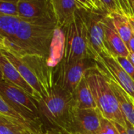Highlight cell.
<instances>
[{"label":"cell","mask_w":134,"mask_h":134,"mask_svg":"<svg viewBox=\"0 0 134 134\" xmlns=\"http://www.w3.org/2000/svg\"><path fill=\"white\" fill-rule=\"evenodd\" d=\"M94 68L96 62L91 58H85L73 64L60 61L53 68L54 85L71 96L86 72Z\"/></svg>","instance_id":"obj_6"},{"label":"cell","mask_w":134,"mask_h":134,"mask_svg":"<svg viewBox=\"0 0 134 134\" xmlns=\"http://www.w3.org/2000/svg\"><path fill=\"white\" fill-rule=\"evenodd\" d=\"M46 134H67L62 131H60L58 130L55 129H50V128H46Z\"/></svg>","instance_id":"obj_29"},{"label":"cell","mask_w":134,"mask_h":134,"mask_svg":"<svg viewBox=\"0 0 134 134\" xmlns=\"http://www.w3.org/2000/svg\"><path fill=\"white\" fill-rule=\"evenodd\" d=\"M59 29L64 30L73 21L75 11L80 8L75 0H50Z\"/></svg>","instance_id":"obj_15"},{"label":"cell","mask_w":134,"mask_h":134,"mask_svg":"<svg viewBox=\"0 0 134 134\" xmlns=\"http://www.w3.org/2000/svg\"><path fill=\"white\" fill-rule=\"evenodd\" d=\"M128 59L130 61V62L133 64V66H134V53H133V52H130V54H129Z\"/></svg>","instance_id":"obj_32"},{"label":"cell","mask_w":134,"mask_h":134,"mask_svg":"<svg viewBox=\"0 0 134 134\" xmlns=\"http://www.w3.org/2000/svg\"><path fill=\"white\" fill-rule=\"evenodd\" d=\"M127 17L129 19L130 24L131 25V28H132V30H133V32L134 34V17L133 16H128Z\"/></svg>","instance_id":"obj_31"},{"label":"cell","mask_w":134,"mask_h":134,"mask_svg":"<svg viewBox=\"0 0 134 134\" xmlns=\"http://www.w3.org/2000/svg\"><path fill=\"white\" fill-rule=\"evenodd\" d=\"M104 28L106 44L110 51L115 56L128 58L130 51L117 32L112 20L108 14L105 15L104 17Z\"/></svg>","instance_id":"obj_14"},{"label":"cell","mask_w":134,"mask_h":134,"mask_svg":"<svg viewBox=\"0 0 134 134\" xmlns=\"http://www.w3.org/2000/svg\"><path fill=\"white\" fill-rule=\"evenodd\" d=\"M115 58L117 61L119 62L120 66L122 67V69L134 80V66L130 62V61L128 59V58L120 57V56H115Z\"/></svg>","instance_id":"obj_24"},{"label":"cell","mask_w":134,"mask_h":134,"mask_svg":"<svg viewBox=\"0 0 134 134\" xmlns=\"http://www.w3.org/2000/svg\"><path fill=\"white\" fill-rule=\"evenodd\" d=\"M20 0H0V15L19 17Z\"/></svg>","instance_id":"obj_20"},{"label":"cell","mask_w":134,"mask_h":134,"mask_svg":"<svg viewBox=\"0 0 134 134\" xmlns=\"http://www.w3.org/2000/svg\"><path fill=\"white\" fill-rule=\"evenodd\" d=\"M108 15L111 18L117 32L127 46V43L133 35L128 17L120 12H114Z\"/></svg>","instance_id":"obj_19"},{"label":"cell","mask_w":134,"mask_h":134,"mask_svg":"<svg viewBox=\"0 0 134 134\" xmlns=\"http://www.w3.org/2000/svg\"><path fill=\"white\" fill-rule=\"evenodd\" d=\"M22 134H32V133H27V132H24V133H23Z\"/></svg>","instance_id":"obj_33"},{"label":"cell","mask_w":134,"mask_h":134,"mask_svg":"<svg viewBox=\"0 0 134 134\" xmlns=\"http://www.w3.org/2000/svg\"><path fill=\"white\" fill-rule=\"evenodd\" d=\"M125 122H126V129L129 134H134V126L130 123L126 118H125Z\"/></svg>","instance_id":"obj_26"},{"label":"cell","mask_w":134,"mask_h":134,"mask_svg":"<svg viewBox=\"0 0 134 134\" xmlns=\"http://www.w3.org/2000/svg\"><path fill=\"white\" fill-rule=\"evenodd\" d=\"M99 2L103 10L107 14L114 12H119L117 0H99Z\"/></svg>","instance_id":"obj_23"},{"label":"cell","mask_w":134,"mask_h":134,"mask_svg":"<svg viewBox=\"0 0 134 134\" xmlns=\"http://www.w3.org/2000/svg\"><path fill=\"white\" fill-rule=\"evenodd\" d=\"M97 134H119L115 122L102 118L100 128Z\"/></svg>","instance_id":"obj_22"},{"label":"cell","mask_w":134,"mask_h":134,"mask_svg":"<svg viewBox=\"0 0 134 134\" xmlns=\"http://www.w3.org/2000/svg\"><path fill=\"white\" fill-rule=\"evenodd\" d=\"M107 14L86 11V23L88 30L89 56L94 60L100 54L111 53L108 49L104 28V17Z\"/></svg>","instance_id":"obj_9"},{"label":"cell","mask_w":134,"mask_h":134,"mask_svg":"<svg viewBox=\"0 0 134 134\" xmlns=\"http://www.w3.org/2000/svg\"><path fill=\"white\" fill-rule=\"evenodd\" d=\"M38 104L46 126L71 133L77 108L71 95L54 85L49 96L38 101Z\"/></svg>","instance_id":"obj_3"},{"label":"cell","mask_w":134,"mask_h":134,"mask_svg":"<svg viewBox=\"0 0 134 134\" xmlns=\"http://www.w3.org/2000/svg\"><path fill=\"white\" fill-rule=\"evenodd\" d=\"M21 18L16 16L0 15V39L14 42L20 24Z\"/></svg>","instance_id":"obj_18"},{"label":"cell","mask_w":134,"mask_h":134,"mask_svg":"<svg viewBox=\"0 0 134 134\" xmlns=\"http://www.w3.org/2000/svg\"><path fill=\"white\" fill-rule=\"evenodd\" d=\"M58 29L57 24L21 19L15 41L11 43L0 39V49L18 54L40 56L49 60Z\"/></svg>","instance_id":"obj_1"},{"label":"cell","mask_w":134,"mask_h":134,"mask_svg":"<svg viewBox=\"0 0 134 134\" xmlns=\"http://www.w3.org/2000/svg\"><path fill=\"white\" fill-rule=\"evenodd\" d=\"M0 117L4 118L12 124L19 127L24 132L32 134H45L46 128L45 125L24 115L11 107L2 96H0Z\"/></svg>","instance_id":"obj_11"},{"label":"cell","mask_w":134,"mask_h":134,"mask_svg":"<svg viewBox=\"0 0 134 134\" xmlns=\"http://www.w3.org/2000/svg\"><path fill=\"white\" fill-rule=\"evenodd\" d=\"M0 96H2L11 107L24 115L36 122L44 125L41 118L38 101L30 96L24 90L1 79Z\"/></svg>","instance_id":"obj_7"},{"label":"cell","mask_w":134,"mask_h":134,"mask_svg":"<svg viewBox=\"0 0 134 134\" xmlns=\"http://www.w3.org/2000/svg\"><path fill=\"white\" fill-rule=\"evenodd\" d=\"M92 1L93 2V3L96 5V6H97V8H98V9H100V11L103 13H105V14H107V13H105V12L103 10V9H102V7H101L100 4V2H99V0H92Z\"/></svg>","instance_id":"obj_30"},{"label":"cell","mask_w":134,"mask_h":134,"mask_svg":"<svg viewBox=\"0 0 134 134\" xmlns=\"http://www.w3.org/2000/svg\"><path fill=\"white\" fill-rule=\"evenodd\" d=\"M85 77L103 118L126 127L119 103L106 77L96 68L88 70Z\"/></svg>","instance_id":"obj_4"},{"label":"cell","mask_w":134,"mask_h":134,"mask_svg":"<svg viewBox=\"0 0 134 134\" xmlns=\"http://www.w3.org/2000/svg\"><path fill=\"white\" fill-rule=\"evenodd\" d=\"M19 17L23 20L57 24L50 0H20Z\"/></svg>","instance_id":"obj_10"},{"label":"cell","mask_w":134,"mask_h":134,"mask_svg":"<svg viewBox=\"0 0 134 134\" xmlns=\"http://www.w3.org/2000/svg\"><path fill=\"white\" fill-rule=\"evenodd\" d=\"M106 79L118 100L124 118L134 126V100L115 81L108 78Z\"/></svg>","instance_id":"obj_16"},{"label":"cell","mask_w":134,"mask_h":134,"mask_svg":"<svg viewBox=\"0 0 134 134\" xmlns=\"http://www.w3.org/2000/svg\"><path fill=\"white\" fill-rule=\"evenodd\" d=\"M75 1L79 4L80 8H82V9H84L86 11H89V12H97V13H103L96 6V5L93 3V2L92 0H75Z\"/></svg>","instance_id":"obj_25"},{"label":"cell","mask_w":134,"mask_h":134,"mask_svg":"<svg viewBox=\"0 0 134 134\" xmlns=\"http://www.w3.org/2000/svg\"><path fill=\"white\" fill-rule=\"evenodd\" d=\"M71 96L77 109L97 108L86 77L81 80Z\"/></svg>","instance_id":"obj_17"},{"label":"cell","mask_w":134,"mask_h":134,"mask_svg":"<svg viewBox=\"0 0 134 134\" xmlns=\"http://www.w3.org/2000/svg\"><path fill=\"white\" fill-rule=\"evenodd\" d=\"M0 53L9 60L33 88L38 101L49 96L54 86V67L49 64V60L40 56L18 54L2 49Z\"/></svg>","instance_id":"obj_2"},{"label":"cell","mask_w":134,"mask_h":134,"mask_svg":"<svg viewBox=\"0 0 134 134\" xmlns=\"http://www.w3.org/2000/svg\"><path fill=\"white\" fill-rule=\"evenodd\" d=\"M127 47H128L130 52L134 53V34L132 36V37L130 39L129 43H127Z\"/></svg>","instance_id":"obj_28"},{"label":"cell","mask_w":134,"mask_h":134,"mask_svg":"<svg viewBox=\"0 0 134 134\" xmlns=\"http://www.w3.org/2000/svg\"><path fill=\"white\" fill-rule=\"evenodd\" d=\"M67 134H70V133H67ZM74 134H79V133H74Z\"/></svg>","instance_id":"obj_34"},{"label":"cell","mask_w":134,"mask_h":134,"mask_svg":"<svg viewBox=\"0 0 134 134\" xmlns=\"http://www.w3.org/2000/svg\"><path fill=\"white\" fill-rule=\"evenodd\" d=\"M94 61L96 69L104 77L115 81L134 100V80L122 69L111 52L100 54Z\"/></svg>","instance_id":"obj_8"},{"label":"cell","mask_w":134,"mask_h":134,"mask_svg":"<svg viewBox=\"0 0 134 134\" xmlns=\"http://www.w3.org/2000/svg\"><path fill=\"white\" fill-rule=\"evenodd\" d=\"M64 31V48L60 61L66 64H73L90 58L88 51L86 10L79 8L75 13L73 21Z\"/></svg>","instance_id":"obj_5"},{"label":"cell","mask_w":134,"mask_h":134,"mask_svg":"<svg viewBox=\"0 0 134 134\" xmlns=\"http://www.w3.org/2000/svg\"><path fill=\"white\" fill-rule=\"evenodd\" d=\"M0 70H1V79L9 82L15 86L24 90L30 96L38 101V98L33 90V88L28 85L25 79L22 77L16 68L9 62V60L2 54L0 53Z\"/></svg>","instance_id":"obj_13"},{"label":"cell","mask_w":134,"mask_h":134,"mask_svg":"<svg viewBox=\"0 0 134 134\" xmlns=\"http://www.w3.org/2000/svg\"><path fill=\"white\" fill-rule=\"evenodd\" d=\"M115 126H116V128H117L119 134H129L125 126H123L122 125H119L118 123H115Z\"/></svg>","instance_id":"obj_27"},{"label":"cell","mask_w":134,"mask_h":134,"mask_svg":"<svg viewBox=\"0 0 134 134\" xmlns=\"http://www.w3.org/2000/svg\"><path fill=\"white\" fill-rule=\"evenodd\" d=\"M24 131L2 117H0V134H22Z\"/></svg>","instance_id":"obj_21"},{"label":"cell","mask_w":134,"mask_h":134,"mask_svg":"<svg viewBox=\"0 0 134 134\" xmlns=\"http://www.w3.org/2000/svg\"><path fill=\"white\" fill-rule=\"evenodd\" d=\"M102 118L97 108L77 109L72 132L70 134H97L100 128Z\"/></svg>","instance_id":"obj_12"}]
</instances>
